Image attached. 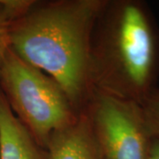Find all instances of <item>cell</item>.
<instances>
[{
    "label": "cell",
    "instance_id": "obj_1",
    "mask_svg": "<svg viewBox=\"0 0 159 159\" xmlns=\"http://www.w3.org/2000/svg\"><path fill=\"white\" fill-rule=\"evenodd\" d=\"M105 0H32L10 27V48L25 62L50 75L75 110L87 108L92 32Z\"/></svg>",
    "mask_w": 159,
    "mask_h": 159
},
{
    "label": "cell",
    "instance_id": "obj_2",
    "mask_svg": "<svg viewBox=\"0 0 159 159\" xmlns=\"http://www.w3.org/2000/svg\"><path fill=\"white\" fill-rule=\"evenodd\" d=\"M158 76L159 28L147 3L105 0L91 37L93 91L141 104Z\"/></svg>",
    "mask_w": 159,
    "mask_h": 159
},
{
    "label": "cell",
    "instance_id": "obj_3",
    "mask_svg": "<svg viewBox=\"0 0 159 159\" xmlns=\"http://www.w3.org/2000/svg\"><path fill=\"white\" fill-rule=\"evenodd\" d=\"M0 89L15 116L45 149L53 134L73 125L80 115L55 80L11 48L0 69Z\"/></svg>",
    "mask_w": 159,
    "mask_h": 159
},
{
    "label": "cell",
    "instance_id": "obj_4",
    "mask_svg": "<svg viewBox=\"0 0 159 159\" xmlns=\"http://www.w3.org/2000/svg\"><path fill=\"white\" fill-rule=\"evenodd\" d=\"M101 159H148L152 136L141 104L94 90L85 109Z\"/></svg>",
    "mask_w": 159,
    "mask_h": 159
},
{
    "label": "cell",
    "instance_id": "obj_5",
    "mask_svg": "<svg viewBox=\"0 0 159 159\" xmlns=\"http://www.w3.org/2000/svg\"><path fill=\"white\" fill-rule=\"evenodd\" d=\"M0 159H47L42 148L11 111L0 89Z\"/></svg>",
    "mask_w": 159,
    "mask_h": 159
},
{
    "label": "cell",
    "instance_id": "obj_6",
    "mask_svg": "<svg viewBox=\"0 0 159 159\" xmlns=\"http://www.w3.org/2000/svg\"><path fill=\"white\" fill-rule=\"evenodd\" d=\"M46 150L47 159H101L85 111L73 125L51 136Z\"/></svg>",
    "mask_w": 159,
    "mask_h": 159
},
{
    "label": "cell",
    "instance_id": "obj_7",
    "mask_svg": "<svg viewBox=\"0 0 159 159\" xmlns=\"http://www.w3.org/2000/svg\"><path fill=\"white\" fill-rule=\"evenodd\" d=\"M32 0H0V69L10 49V27Z\"/></svg>",
    "mask_w": 159,
    "mask_h": 159
},
{
    "label": "cell",
    "instance_id": "obj_8",
    "mask_svg": "<svg viewBox=\"0 0 159 159\" xmlns=\"http://www.w3.org/2000/svg\"><path fill=\"white\" fill-rule=\"evenodd\" d=\"M145 122L152 138L159 139V89L156 88L141 103Z\"/></svg>",
    "mask_w": 159,
    "mask_h": 159
},
{
    "label": "cell",
    "instance_id": "obj_9",
    "mask_svg": "<svg viewBox=\"0 0 159 159\" xmlns=\"http://www.w3.org/2000/svg\"><path fill=\"white\" fill-rule=\"evenodd\" d=\"M148 159H159V139L152 138Z\"/></svg>",
    "mask_w": 159,
    "mask_h": 159
}]
</instances>
